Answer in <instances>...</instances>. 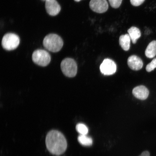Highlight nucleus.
<instances>
[{"instance_id": "1", "label": "nucleus", "mask_w": 156, "mask_h": 156, "mask_svg": "<svg viewBox=\"0 0 156 156\" xmlns=\"http://www.w3.org/2000/svg\"><path fill=\"white\" fill-rule=\"evenodd\" d=\"M46 144L48 151L54 155H61L67 149V141L65 136L56 130H51L48 133L46 136Z\"/></svg>"}, {"instance_id": "2", "label": "nucleus", "mask_w": 156, "mask_h": 156, "mask_svg": "<svg viewBox=\"0 0 156 156\" xmlns=\"http://www.w3.org/2000/svg\"><path fill=\"white\" fill-rule=\"evenodd\" d=\"M44 47L49 51L58 52L61 50L63 45L62 39L58 35L49 34L45 37L43 40Z\"/></svg>"}, {"instance_id": "3", "label": "nucleus", "mask_w": 156, "mask_h": 156, "mask_svg": "<svg viewBox=\"0 0 156 156\" xmlns=\"http://www.w3.org/2000/svg\"><path fill=\"white\" fill-rule=\"evenodd\" d=\"M60 66L62 73L66 76L73 77L76 75L77 72V64L73 58H65L62 60Z\"/></svg>"}, {"instance_id": "4", "label": "nucleus", "mask_w": 156, "mask_h": 156, "mask_svg": "<svg viewBox=\"0 0 156 156\" xmlns=\"http://www.w3.org/2000/svg\"><path fill=\"white\" fill-rule=\"evenodd\" d=\"M20 42V39L17 35L9 33L3 36L2 41V45L5 50L11 51L18 47Z\"/></svg>"}, {"instance_id": "5", "label": "nucleus", "mask_w": 156, "mask_h": 156, "mask_svg": "<svg viewBox=\"0 0 156 156\" xmlns=\"http://www.w3.org/2000/svg\"><path fill=\"white\" fill-rule=\"evenodd\" d=\"M33 62L42 67H46L50 63L51 57L49 53L46 50L39 49L33 52L32 56Z\"/></svg>"}, {"instance_id": "6", "label": "nucleus", "mask_w": 156, "mask_h": 156, "mask_svg": "<svg viewBox=\"0 0 156 156\" xmlns=\"http://www.w3.org/2000/svg\"><path fill=\"white\" fill-rule=\"evenodd\" d=\"M101 73L105 75H113L116 71V65L112 60L106 58L103 60L100 67Z\"/></svg>"}, {"instance_id": "7", "label": "nucleus", "mask_w": 156, "mask_h": 156, "mask_svg": "<svg viewBox=\"0 0 156 156\" xmlns=\"http://www.w3.org/2000/svg\"><path fill=\"white\" fill-rule=\"evenodd\" d=\"M89 6L94 12L102 13L108 10V4L106 0H91Z\"/></svg>"}, {"instance_id": "8", "label": "nucleus", "mask_w": 156, "mask_h": 156, "mask_svg": "<svg viewBox=\"0 0 156 156\" xmlns=\"http://www.w3.org/2000/svg\"><path fill=\"white\" fill-rule=\"evenodd\" d=\"M45 8L47 12L52 16L58 15L61 10V7L56 0L46 1Z\"/></svg>"}, {"instance_id": "9", "label": "nucleus", "mask_w": 156, "mask_h": 156, "mask_svg": "<svg viewBox=\"0 0 156 156\" xmlns=\"http://www.w3.org/2000/svg\"><path fill=\"white\" fill-rule=\"evenodd\" d=\"M134 96L140 100H145L147 98L149 91L145 86L140 85L134 88L132 91Z\"/></svg>"}, {"instance_id": "10", "label": "nucleus", "mask_w": 156, "mask_h": 156, "mask_svg": "<svg viewBox=\"0 0 156 156\" xmlns=\"http://www.w3.org/2000/svg\"><path fill=\"white\" fill-rule=\"evenodd\" d=\"M127 62L129 67L134 71H138L143 67V63L141 58L136 55L130 56Z\"/></svg>"}, {"instance_id": "11", "label": "nucleus", "mask_w": 156, "mask_h": 156, "mask_svg": "<svg viewBox=\"0 0 156 156\" xmlns=\"http://www.w3.org/2000/svg\"><path fill=\"white\" fill-rule=\"evenodd\" d=\"M131 39L129 34L122 35L120 37L119 42L122 48L126 51L129 49Z\"/></svg>"}, {"instance_id": "12", "label": "nucleus", "mask_w": 156, "mask_h": 156, "mask_svg": "<svg viewBox=\"0 0 156 156\" xmlns=\"http://www.w3.org/2000/svg\"><path fill=\"white\" fill-rule=\"evenodd\" d=\"M129 35L133 43H136L138 39L141 36V31L136 27H132L128 30Z\"/></svg>"}, {"instance_id": "13", "label": "nucleus", "mask_w": 156, "mask_h": 156, "mask_svg": "<svg viewBox=\"0 0 156 156\" xmlns=\"http://www.w3.org/2000/svg\"><path fill=\"white\" fill-rule=\"evenodd\" d=\"M145 54L146 57L149 58L155 57L156 55V41L150 43L146 48Z\"/></svg>"}, {"instance_id": "14", "label": "nucleus", "mask_w": 156, "mask_h": 156, "mask_svg": "<svg viewBox=\"0 0 156 156\" xmlns=\"http://www.w3.org/2000/svg\"><path fill=\"white\" fill-rule=\"evenodd\" d=\"M78 141L83 146H90L92 145L93 140L92 138L87 135H81L78 138Z\"/></svg>"}, {"instance_id": "15", "label": "nucleus", "mask_w": 156, "mask_h": 156, "mask_svg": "<svg viewBox=\"0 0 156 156\" xmlns=\"http://www.w3.org/2000/svg\"><path fill=\"white\" fill-rule=\"evenodd\" d=\"M76 129L81 135H87L89 132L87 127L83 123L78 124L76 126Z\"/></svg>"}, {"instance_id": "16", "label": "nucleus", "mask_w": 156, "mask_h": 156, "mask_svg": "<svg viewBox=\"0 0 156 156\" xmlns=\"http://www.w3.org/2000/svg\"><path fill=\"white\" fill-rule=\"evenodd\" d=\"M156 68V58H154L152 61L147 64L146 67V70L148 72H151Z\"/></svg>"}, {"instance_id": "17", "label": "nucleus", "mask_w": 156, "mask_h": 156, "mask_svg": "<svg viewBox=\"0 0 156 156\" xmlns=\"http://www.w3.org/2000/svg\"><path fill=\"white\" fill-rule=\"evenodd\" d=\"M122 0H108L109 3L113 8L118 9L121 5Z\"/></svg>"}, {"instance_id": "18", "label": "nucleus", "mask_w": 156, "mask_h": 156, "mask_svg": "<svg viewBox=\"0 0 156 156\" xmlns=\"http://www.w3.org/2000/svg\"><path fill=\"white\" fill-rule=\"evenodd\" d=\"M145 0H130L131 4L134 6H138L142 4Z\"/></svg>"}, {"instance_id": "19", "label": "nucleus", "mask_w": 156, "mask_h": 156, "mask_svg": "<svg viewBox=\"0 0 156 156\" xmlns=\"http://www.w3.org/2000/svg\"><path fill=\"white\" fill-rule=\"evenodd\" d=\"M139 156H150V154L149 151H145L142 152Z\"/></svg>"}, {"instance_id": "20", "label": "nucleus", "mask_w": 156, "mask_h": 156, "mask_svg": "<svg viewBox=\"0 0 156 156\" xmlns=\"http://www.w3.org/2000/svg\"><path fill=\"white\" fill-rule=\"evenodd\" d=\"M74 1L76 2H79L80 1H81V0H74Z\"/></svg>"}, {"instance_id": "21", "label": "nucleus", "mask_w": 156, "mask_h": 156, "mask_svg": "<svg viewBox=\"0 0 156 156\" xmlns=\"http://www.w3.org/2000/svg\"><path fill=\"white\" fill-rule=\"evenodd\" d=\"M44 1H48V0H44Z\"/></svg>"}]
</instances>
